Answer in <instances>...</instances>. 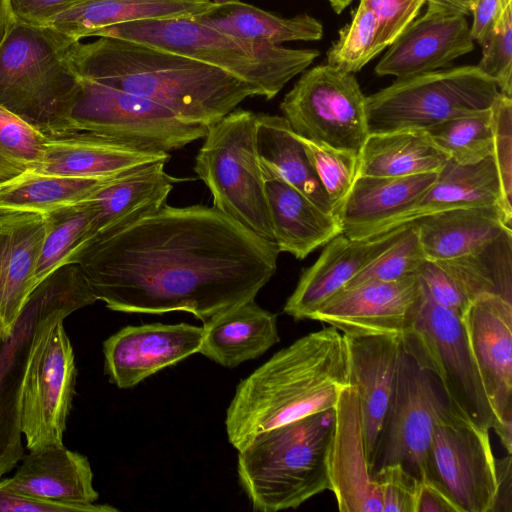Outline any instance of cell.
I'll return each mask as SVG.
<instances>
[{"instance_id":"6da1fadb","label":"cell","mask_w":512,"mask_h":512,"mask_svg":"<svg viewBox=\"0 0 512 512\" xmlns=\"http://www.w3.org/2000/svg\"><path fill=\"white\" fill-rule=\"evenodd\" d=\"M278 255L275 242L213 206L165 204L91 238L70 263L110 310L183 311L204 321L254 300L275 274Z\"/></svg>"},{"instance_id":"7a4b0ae2","label":"cell","mask_w":512,"mask_h":512,"mask_svg":"<svg viewBox=\"0 0 512 512\" xmlns=\"http://www.w3.org/2000/svg\"><path fill=\"white\" fill-rule=\"evenodd\" d=\"M69 58L77 76L145 97L206 127L257 96L248 83L219 68L117 37L75 42Z\"/></svg>"},{"instance_id":"3957f363","label":"cell","mask_w":512,"mask_h":512,"mask_svg":"<svg viewBox=\"0 0 512 512\" xmlns=\"http://www.w3.org/2000/svg\"><path fill=\"white\" fill-rule=\"evenodd\" d=\"M350 385L347 346L329 326L279 350L237 386L226 433L240 450L258 434L332 409Z\"/></svg>"},{"instance_id":"277c9868","label":"cell","mask_w":512,"mask_h":512,"mask_svg":"<svg viewBox=\"0 0 512 512\" xmlns=\"http://www.w3.org/2000/svg\"><path fill=\"white\" fill-rule=\"evenodd\" d=\"M333 408L262 432L238 450L237 474L252 508L294 509L330 490Z\"/></svg>"},{"instance_id":"5b68a950","label":"cell","mask_w":512,"mask_h":512,"mask_svg":"<svg viewBox=\"0 0 512 512\" xmlns=\"http://www.w3.org/2000/svg\"><path fill=\"white\" fill-rule=\"evenodd\" d=\"M111 36L183 55L219 68L274 98L319 56L315 49H292L226 34L194 18L147 19L100 30Z\"/></svg>"},{"instance_id":"8992f818","label":"cell","mask_w":512,"mask_h":512,"mask_svg":"<svg viewBox=\"0 0 512 512\" xmlns=\"http://www.w3.org/2000/svg\"><path fill=\"white\" fill-rule=\"evenodd\" d=\"M72 44L48 27L16 22L0 46V106L48 137L60 135L77 85Z\"/></svg>"},{"instance_id":"52a82bcc","label":"cell","mask_w":512,"mask_h":512,"mask_svg":"<svg viewBox=\"0 0 512 512\" xmlns=\"http://www.w3.org/2000/svg\"><path fill=\"white\" fill-rule=\"evenodd\" d=\"M257 114L234 109L208 127L194 170L213 207L274 242L264 177L256 149Z\"/></svg>"},{"instance_id":"ba28073f","label":"cell","mask_w":512,"mask_h":512,"mask_svg":"<svg viewBox=\"0 0 512 512\" xmlns=\"http://www.w3.org/2000/svg\"><path fill=\"white\" fill-rule=\"evenodd\" d=\"M499 93L477 65L397 78L366 96L368 132L426 130L453 117L490 109Z\"/></svg>"},{"instance_id":"9c48e42d","label":"cell","mask_w":512,"mask_h":512,"mask_svg":"<svg viewBox=\"0 0 512 512\" xmlns=\"http://www.w3.org/2000/svg\"><path fill=\"white\" fill-rule=\"evenodd\" d=\"M96 301L79 266L73 263L63 265L38 283L12 333L0 339V480L24 456L22 379L38 324L55 310L71 308L77 311Z\"/></svg>"},{"instance_id":"30bf717a","label":"cell","mask_w":512,"mask_h":512,"mask_svg":"<svg viewBox=\"0 0 512 512\" xmlns=\"http://www.w3.org/2000/svg\"><path fill=\"white\" fill-rule=\"evenodd\" d=\"M207 129L150 99L77 76L60 135L93 132L170 153L204 138Z\"/></svg>"},{"instance_id":"8fae6325","label":"cell","mask_w":512,"mask_h":512,"mask_svg":"<svg viewBox=\"0 0 512 512\" xmlns=\"http://www.w3.org/2000/svg\"><path fill=\"white\" fill-rule=\"evenodd\" d=\"M411 326L401 335L403 352L439 381L447 404L490 430L495 416L475 366L460 316L437 304L422 282Z\"/></svg>"},{"instance_id":"7c38bea8","label":"cell","mask_w":512,"mask_h":512,"mask_svg":"<svg viewBox=\"0 0 512 512\" xmlns=\"http://www.w3.org/2000/svg\"><path fill=\"white\" fill-rule=\"evenodd\" d=\"M58 309L38 324L29 348L21 389V428L29 450L63 444L76 379L74 351Z\"/></svg>"},{"instance_id":"4fadbf2b","label":"cell","mask_w":512,"mask_h":512,"mask_svg":"<svg viewBox=\"0 0 512 512\" xmlns=\"http://www.w3.org/2000/svg\"><path fill=\"white\" fill-rule=\"evenodd\" d=\"M279 107L292 130L314 142L359 154L369 134L356 77L328 63L305 71Z\"/></svg>"},{"instance_id":"5bb4252c","label":"cell","mask_w":512,"mask_h":512,"mask_svg":"<svg viewBox=\"0 0 512 512\" xmlns=\"http://www.w3.org/2000/svg\"><path fill=\"white\" fill-rule=\"evenodd\" d=\"M425 480L462 512H493L498 478L489 430L446 403L434 424Z\"/></svg>"},{"instance_id":"9a60e30c","label":"cell","mask_w":512,"mask_h":512,"mask_svg":"<svg viewBox=\"0 0 512 512\" xmlns=\"http://www.w3.org/2000/svg\"><path fill=\"white\" fill-rule=\"evenodd\" d=\"M446 403L437 392L434 376L403 352L374 453L373 472L399 463L425 480L434 424Z\"/></svg>"},{"instance_id":"2e32d148","label":"cell","mask_w":512,"mask_h":512,"mask_svg":"<svg viewBox=\"0 0 512 512\" xmlns=\"http://www.w3.org/2000/svg\"><path fill=\"white\" fill-rule=\"evenodd\" d=\"M462 322L483 388L495 416L494 429L512 453V302L483 293L471 300Z\"/></svg>"},{"instance_id":"e0dca14e","label":"cell","mask_w":512,"mask_h":512,"mask_svg":"<svg viewBox=\"0 0 512 512\" xmlns=\"http://www.w3.org/2000/svg\"><path fill=\"white\" fill-rule=\"evenodd\" d=\"M422 285L417 275L390 282H368L345 288L319 308L310 320L343 334L402 335L417 312Z\"/></svg>"},{"instance_id":"ac0fdd59","label":"cell","mask_w":512,"mask_h":512,"mask_svg":"<svg viewBox=\"0 0 512 512\" xmlns=\"http://www.w3.org/2000/svg\"><path fill=\"white\" fill-rule=\"evenodd\" d=\"M387 48L375 73L397 79L448 68L474 49V40L465 13L427 3L425 13Z\"/></svg>"},{"instance_id":"d6986e66","label":"cell","mask_w":512,"mask_h":512,"mask_svg":"<svg viewBox=\"0 0 512 512\" xmlns=\"http://www.w3.org/2000/svg\"><path fill=\"white\" fill-rule=\"evenodd\" d=\"M205 329L187 323L126 326L104 341L105 371L120 389L198 353Z\"/></svg>"},{"instance_id":"ffe728a7","label":"cell","mask_w":512,"mask_h":512,"mask_svg":"<svg viewBox=\"0 0 512 512\" xmlns=\"http://www.w3.org/2000/svg\"><path fill=\"white\" fill-rule=\"evenodd\" d=\"M334 419L327 452L330 490L341 512H382L378 486L364 446L357 391L349 385L333 407Z\"/></svg>"},{"instance_id":"44dd1931","label":"cell","mask_w":512,"mask_h":512,"mask_svg":"<svg viewBox=\"0 0 512 512\" xmlns=\"http://www.w3.org/2000/svg\"><path fill=\"white\" fill-rule=\"evenodd\" d=\"M343 335L347 346L350 384L357 391L364 446L373 474L374 453L403 354L402 340L396 334Z\"/></svg>"},{"instance_id":"7402d4cb","label":"cell","mask_w":512,"mask_h":512,"mask_svg":"<svg viewBox=\"0 0 512 512\" xmlns=\"http://www.w3.org/2000/svg\"><path fill=\"white\" fill-rule=\"evenodd\" d=\"M1 480L7 488L32 498L79 507L83 512L118 511L110 505L94 504L99 495L93 486L90 463L64 444L29 450L15 474Z\"/></svg>"},{"instance_id":"603a6c76","label":"cell","mask_w":512,"mask_h":512,"mask_svg":"<svg viewBox=\"0 0 512 512\" xmlns=\"http://www.w3.org/2000/svg\"><path fill=\"white\" fill-rule=\"evenodd\" d=\"M405 225L367 239H350L339 234L330 240L316 262L305 269L284 305L295 320L310 319L353 277L381 254L402 232Z\"/></svg>"},{"instance_id":"cb8c5ba5","label":"cell","mask_w":512,"mask_h":512,"mask_svg":"<svg viewBox=\"0 0 512 512\" xmlns=\"http://www.w3.org/2000/svg\"><path fill=\"white\" fill-rule=\"evenodd\" d=\"M170 153L93 132L48 137L37 171L67 177L105 178L152 162H168Z\"/></svg>"},{"instance_id":"d4e9b609","label":"cell","mask_w":512,"mask_h":512,"mask_svg":"<svg viewBox=\"0 0 512 512\" xmlns=\"http://www.w3.org/2000/svg\"><path fill=\"white\" fill-rule=\"evenodd\" d=\"M44 235L43 214H0V339L12 333L36 287Z\"/></svg>"},{"instance_id":"484cf974","label":"cell","mask_w":512,"mask_h":512,"mask_svg":"<svg viewBox=\"0 0 512 512\" xmlns=\"http://www.w3.org/2000/svg\"><path fill=\"white\" fill-rule=\"evenodd\" d=\"M165 164L146 163L118 174L85 199L94 212L90 239L120 230L163 207L180 181L165 171Z\"/></svg>"},{"instance_id":"4316f807","label":"cell","mask_w":512,"mask_h":512,"mask_svg":"<svg viewBox=\"0 0 512 512\" xmlns=\"http://www.w3.org/2000/svg\"><path fill=\"white\" fill-rule=\"evenodd\" d=\"M474 206H500L512 220V212L504 203L493 156L471 165L449 159L422 197L381 225L375 236L434 213Z\"/></svg>"},{"instance_id":"83f0119b","label":"cell","mask_w":512,"mask_h":512,"mask_svg":"<svg viewBox=\"0 0 512 512\" xmlns=\"http://www.w3.org/2000/svg\"><path fill=\"white\" fill-rule=\"evenodd\" d=\"M437 174L357 176L338 212L342 234L357 240L374 237L386 221L412 207Z\"/></svg>"},{"instance_id":"f1b7e54d","label":"cell","mask_w":512,"mask_h":512,"mask_svg":"<svg viewBox=\"0 0 512 512\" xmlns=\"http://www.w3.org/2000/svg\"><path fill=\"white\" fill-rule=\"evenodd\" d=\"M263 177L274 242L279 252H288L302 260L342 234L336 215L325 212L279 177L269 174Z\"/></svg>"},{"instance_id":"f546056e","label":"cell","mask_w":512,"mask_h":512,"mask_svg":"<svg viewBox=\"0 0 512 512\" xmlns=\"http://www.w3.org/2000/svg\"><path fill=\"white\" fill-rule=\"evenodd\" d=\"M211 0H83L39 26L70 42L94 37L102 29L147 19L194 18L213 7Z\"/></svg>"},{"instance_id":"4dcf8cb0","label":"cell","mask_w":512,"mask_h":512,"mask_svg":"<svg viewBox=\"0 0 512 512\" xmlns=\"http://www.w3.org/2000/svg\"><path fill=\"white\" fill-rule=\"evenodd\" d=\"M203 327L198 353L228 368L259 357L280 340L276 315L254 300L210 317Z\"/></svg>"},{"instance_id":"1f68e13d","label":"cell","mask_w":512,"mask_h":512,"mask_svg":"<svg viewBox=\"0 0 512 512\" xmlns=\"http://www.w3.org/2000/svg\"><path fill=\"white\" fill-rule=\"evenodd\" d=\"M415 222L426 259L458 258L485 246L504 230L511 219L500 206L455 208L422 217Z\"/></svg>"},{"instance_id":"d6a6232c","label":"cell","mask_w":512,"mask_h":512,"mask_svg":"<svg viewBox=\"0 0 512 512\" xmlns=\"http://www.w3.org/2000/svg\"><path fill=\"white\" fill-rule=\"evenodd\" d=\"M256 149L263 174L279 177L336 215L302 142L284 116L257 114Z\"/></svg>"},{"instance_id":"836d02e7","label":"cell","mask_w":512,"mask_h":512,"mask_svg":"<svg viewBox=\"0 0 512 512\" xmlns=\"http://www.w3.org/2000/svg\"><path fill=\"white\" fill-rule=\"evenodd\" d=\"M358 176L438 173L449 160L425 130L369 133L358 154Z\"/></svg>"},{"instance_id":"e575fe53","label":"cell","mask_w":512,"mask_h":512,"mask_svg":"<svg viewBox=\"0 0 512 512\" xmlns=\"http://www.w3.org/2000/svg\"><path fill=\"white\" fill-rule=\"evenodd\" d=\"M195 20L242 39L281 45L291 41H317L323 26L308 14L284 18L237 0L213 5Z\"/></svg>"},{"instance_id":"d590c367","label":"cell","mask_w":512,"mask_h":512,"mask_svg":"<svg viewBox=\"0 0 512 512\" xmlns=\"http://www.w3.org/2000/svg\"><path fill=\"white\" fill-rule=\"evenodd\" d=\"M112 177L78 178L29 170L0 183V214H46L89 198Z\"/></svg>"},{"instance_id":"8d00e7d4","label":"cell","mask_w":512,"mask_h":512,"mask_svg":"<svg viewBox=\"0 0 512 512\" xmlns=\"http://www.w3.org/2000/svg\"><path fill=\"white\" fill-rule=\"evenodd\" d=\"M470 302L483 293L512 302V230L470 254L437 261Z\"/></svg>"},{"instance_id":"74e56055","label":"cell","mask_w":512,"mask_h":512,"mask_svg":"<svg viewBox=\"0 0 512 512\" xmlns=\"http://www.w3.org/2000/svg\"><path fill=\"white\" fill-rule=\"evenodd\" d=\"M44 215L45 235L35 271V284L57 268L69 264L91 237L94 217L87 200L66 205Z\"/></svg>"},{"instance_id":"f35d334b","label":"cell","mask_w":512,"mask_h":512,"mask_svg":"<svg viewBox=\"0 0 512 512\" xmlns=\"http://www.w3.org/2000/svg\"><path fill=\"white\" fill-rule=\"evenodd\" d=\"M425 131L456 163L471 165L493 156L491 108L450 118Z\"/></svg>"},{"instance_id":"ab89813d","label":"cell","mask_w":512,"mask_h":512,"mask_svg":"<svg viewBox=\"0 0 512 512\" xmlns=\"http://www.w3.org/2000/svg\"><path fill=\"white\" fill-rule=\"evenodd\" d=\"M48 136L0 106V183L37 170Z\"/></svg>"},{"instance_id":"60d3db41","label":"cell","mask_w":512,"mask_h":512,"mask_svg":"<svg viewBox=\"0 0 512 512\" xmlns=\"http://www.w3.org/2000/svg\"><path fill=\"white\" fill-rule=\"evenodd\" d=\"M384 49L376 18L360 0L351 22L339 31L338 41L328 51L327 60L328 64L354 74Z\"/></svg>"},{"instance_id":"b9f144b4","label":"cell","mask_w":512,"mask_h":512,"mask_svg":"<svg viewBox=\"0 0 512 512\" xmlns=\"http://www.w3.org/2000/svg\"><path fill=\"white\" fill-rule=\"evenodd\" d=\"M425 260L417 226L415 222L407 223L400 235L365 265L345 288L368 282H390L416 275Z\"/></svg>"},{"instance_id":"7bdbcfd3","label":"cell","mask_w":512,"mask_h":512,"mask_svg":"<svg viewBox=\"0 0 512 512\" xmlns=\"http://www.w3.org/2000/svg\"><path fill=\"white\" fill-rule=\"evenodd\" d=\"M298 137L338 217L340 207L358 176V154Z\"/></svg>"},{"instance_id":"ee69618b","label":"cell","mask_w":512,"mask_h":512,"mask_svg":"<svg viewBox=\"0 0 512 512\" xmlns=\"http://www.w3.org/2000/svg\"><path fill=\"white\" fill-rule=\"evenodd\" d=\"M478 68L500 93L512 98V4L508 5L482 43Z\"/></svg>"},{"instance_id":"f6af8a7d","label":"cell","mask_w":512,"mask_h":512,"mask_svg":"<svg viewBox=\"0 0 512 512\" xmlns=\"http://www.w3.org/2000/svg\"><path fill=\"white\" fill-rule=\"evenodd\" d=\"M493 157L504 203L512 212V98L499 93L491 106Z\"/></svg>"},{"instance_id":"bcb514c9","label":"cell","mask_w":512,"mask_h":512,"mask_svg":"<svg viewBox=\"0 0 512 512\" xmlns=\"http://www.w3.org/2000/svg\"><path fill=\"white\" fill-rule=\"evenodd\" d=\"M382 503V512H415L420 480L401 464H387L373 472Z\"/></svg>"},{"instance_id":"7dc6e473","label":"cell","mask_w":512,"mask_h":512,"mask_svg":"<svg viewBox=\"0 0 512 512\" xmlns=\"http://www.w3.org/2000/svg\"><path fill=\"white\" fill-rule=\"evenodd\" d=\"M376 18L379 40L386 49L416 18L426 0H363Z\"/></svg>"},{"instance_id":"c3c4849f","label":"cell","mask_w":512,"mask_h":512,"mask_svg":"<svg viewBox=\"0 0 512 512\" xmlns=\"http://www.w3.org/2000/svg\"><path fill=\"white\" fill-rule=\"evenodd\" d=\"M416 275L433 301L462 317L469 301L437 261L426 259Z\"/></svg>"},{"instance_id":"681fc988","label":"cell","mask_w":512,"mask_h":512,"mask_svg":"<svg viewBox=\"0 0 512 512\" xmlns=\"http://www.w3.org/2000/svg\"><path fill=\"white\" fill-rule=\"evenodd\" d=\"M83 0H10L16 22L40 25Z\"/></svg>"},{"instance_id":"f907efd6","label":"cell","mask_w":512,"mask_h":512,"mask_svg":"<svg viewBox=\"0 0 512 512\" xmlns=\"http://www.w3.org/2000/svg\"><path fill=\"white\" fill-rule=\"evenodd\" d=\"M83 512L79 507L46 502L7 488L0 480V512Z\"/></svg>"},{"instance_id":"816d5d0a","label":"cell","mask_w":512,"mask_h":512,"mask_svg":"<svg viewBox=\"0 0 512 512\" xmlns=\"http://www.w3.org/2000/svg\"><path fill=\"white\" fill-rule=\"evenodd\" d=\"M512 0H478L473 9V23L470 27L472 39L480 45L484 42L505 8Z\"/></svg>"},{"instance_id":"f5cc1de1","label":"cell","mask_w":512,"mask_h":512,"mask_svg":"<svg viewBox=\"0 0 512 512\" xmlns=\"http://www.w3.org/2000/svg\"><path fill=\"white\" fill-rule=\"evenodd\" d=\"M415 512H462L447 492L429 480L418 485Z\"/></svg>"},{"instance_id":"db71d44e","label":"cell","mask_w":512,"mask_h":512,"mask_svg":"<svg viewBox=\"0 0 512 512\" xmlns=\"http://www.w3.org/2000/svg\"><path fill=\"white\" fill-rule=\"evenodd\" d=\"M511 454L502 459H496V471L498 478V491L494 511H509L511 508Z\"/></svg>"},{"instance_id":"11a10c76","label":"cell","mask_w":512,"mask_h":512,"mask_svg":"<svg viewBox=\"0 0 512 512\" xmlns=\"http://www.w3.org/2000/svg\"><path fill=\"white\" fill-rule=\"evenodd\" d=\"M15 23L10 0H0V46Z\"/></svg>"},{"instance_id":"9f6ffc18","label":"cell","mask_w":512,"mask_h":512,"mask_svg":"<svg viewBox=\"0 0 512 512\" xmlns=\"http://www.w3.org/2000/svg\"><path fill=\"white\" fill-rule=\"evenodd\" d=\"M426 3L451 7L468 15L472 12L474 0H426Z\"/></svg>"},{"instance_id":"6f0895ef","label":"cell","mask_w":512,"mask_h":512,"mask_svg":"<svg viewBox=\"0 0 512 512\" xmlns=\"http://www.w3.org/2000/svg\"><path fill=\"white\" fill-rule=\"evenodd\" d=\"M353 0H328L335 13L340 14Z\"/></svg>"},{"instance_id":"680465c9","label":"cell","mask_w":512,"mask_h":512,"mask_svg":"<svg viewBox=\"0 0 512 512\" xmlns=\"http://www.w3.org/2000/svg\"><path fill=\"white\" fill-rule=\"evenodd\" d=\"M211 1L215 5H223V4L233 3V2H235L237 0H211Z\"/></svg>"},{"instance_id":"91938a15","label":"cell","mask_w":512,"mask_h":512,"mask_svg":"<svg viewBox=\"0 0 512 512\" xmlns=\"http://www.w3.org/2000/svg\"><path fill=\"white\" fill-rule=\"evenodd\" d=\"M477 1H478V0H474L473 7H474V5H475V3H476Z\"/></svg>"}]
</instances>
